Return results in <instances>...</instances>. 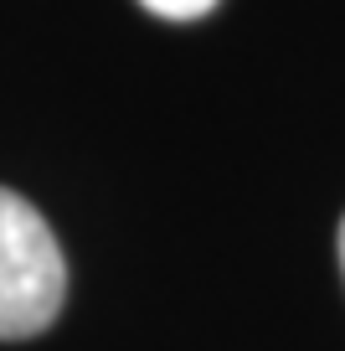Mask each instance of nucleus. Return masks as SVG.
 Wrapping results in <instances>:
<instances>
[{"label":"nucleus","mask_w":345,"mask_h":351,"mask_svg":"<svg viewBox=\"0 0 345 351\" xmlns=\"http://www.w3.org/2000/svg\"><path fill=\"white\" fill-rule=\"evenodd\" d=\"M67 263L47 217L0 186V341H31L62 315Z\"/></svg>","instance_id":"obj_1"},{"label":"nucleus","mask_w":345,"mask_h":351,"mask_svg":"<svg viewBox=\"0 0 345 351\" xmlns=\"http://www.w3.org/2000/svg\"><path fill=\"white\" fill-rule=\"evenodd\" d=\"M140 5L165 21H201L206 11H216V0H140Z\"/></svg>","instance_id":"obj_2"},{"label":"nucleus","mask_w":345,"mask_h":351,"mask_svg":"<svg viewBox=\"0 0 345 351\" xmlns=\"http://www.w3.org/2000/svg\"><path fill=\"white\" fill-rule=\"evenodd\" d=\"M340 274H345V217H340Z\"/></svg>","instance_id":"obj_3"}]
</instances>
